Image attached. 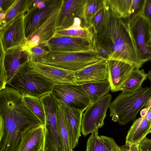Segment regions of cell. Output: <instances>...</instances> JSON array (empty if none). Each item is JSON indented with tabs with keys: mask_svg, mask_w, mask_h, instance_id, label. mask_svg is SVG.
Returning <instances> with one entry per match:
<instances>
[{
	"mask_svg": "<svg viewBox=\"0 0 151 151\" xmlns=\"http://www.w3.org/2000/svg\"><path fill=\"white\" fill-rule=\"evenodd\" d=\"M15 0H0V13H5Z\"/></svg>",
	"mask_w": 151,
	"mask_h": 151,
	"instance_id": "obj_34",
	"label": "cell"
},
{
	"mask_svg": "<svg viewBox=\"0 0 151 151\" xmlns=\"http://www.w3.org/2000/svg\"><path fill=\"white\" fill-rule=\"evenodd\" d=\"M88 0H64L56 30L68 29L73 25L88 27L86 16Z\"/></svg>",
	"mask_w": 151,
	"mask_h": 151,
	"instance_id": "obj_8",
	"label": "cell"
},
{
	"mask_svg": "<svg viewBox=\"0 0 151 151\" xmlns=\"http://www.w3.org/2000/svg\"><path fill=\"white\" fill-rule=\"evenodd\" d=\"M147 77V73L143 69L135 68L120 87L119 91L122 92H133L142 88L143 82Z\"/></svg>",
	"mask_w": 151,
	"mask_h": 151,
	"instance_id": "obj_24",
	"label": "cell"
},
{
	"mask_svg": "<svg viewBox=\"0 0 151 151\" xmlns=\"http://www.w3.org/2000/svg\"><path fill=\"white\" fill-rule=\"evenodd\" d=\"M25 14L19 16L0 29V43L5 52L13 48L27 45Z\"/></svg>",
	"mask_w": 151,
	"mask_h": 151,
	"instance_id": "obj_9",
	"label": "cell"
},
{
	"mask_svg": "<svg viewBox=\"0 0 151 151\" xmlns=\"http://www.w3.org/2000/svg\"><path fill=\"white\" fill-rule=\"evenodd\" d=\"M108 78L112 92L119 91L120 87L135 68L126 62L115 60H107Z\"/></svg>",
	"mask_w": 151,
	"mask_h": 151,
	"instance_id": "obj_15",
	"label": "cell"
},
{
	"mask_svg": "<svg viewBox=\"0 0 151 151\" xmlns=\"http://www.w3.org/2000/svg\"><path fill=\"white\" fill-rule=\"evenodd\" d=\"M64 1L27 40V45L30 48L38 45H45L53 37L56 30Z\"/></svg>",
	"mask_w": 151,
	"mask_h": 151,
	"instance_id": "obj_12",
	"label": "cell"
},
{
	"mask_svg": "<svg viewBox=\"0 0 151 151\" xmlns=\"http://www.w3.org/2000/svg\"><path fill=\"white\" fill-rule=\"evenodd\" d=\"M44 127L41 124L24 133L17 151H43Z\"/></svg>",
	"mask_w": 151,
	"mask_h": 151,
	"instance_id": "obj_19",
	"label": "cell"
},
{
	"mask_svg": "<svg viewBox=\"0 0 151 151\" xmlns=\"http://www.w3.org/2000/svg\"><path fill=\"white\" fill-rule=\"evenodd\" d=\"M31 61L30 49L27 45L15 47L5 52L4 65L8 83L20 68Z\"/></svg>",
	"mask_w": 151,
	"mask_h": 151,
	"instance_id": "obj_13",
	"label": "cell"
},
{
	"mask_svg": "<svg viewBox=\"0 0 151 151\" xmlns=\"http://www.w3.org/2000/svg\"><path fill=\"white\" fill-rule=\"evenodd\" d=\"M103 7L102 0H88L86 9V16L89 26L98 12Z\"/></svg>",
	"mask_w": 151,
	"mask_h": 151,
	"instance_id": "obj_28",
	"label": "cell"
},
{
	"mask_svg": "<svg viewBox=\"0 0 151 151\" xmlns=\"http://www.w3.org/2000/svg\"><path fill=\"white\" fill-rule=\"evenodd\" d=\"M111 10L118 17L129 19L143 9L145 0H106Z\"/></svg>",
	"mask_w": 151,
	"mask_h": 151,
	"instance_id": "obj_18",
	"label": "cell"
},
{
	"mask_svg": "<svg viewBox=\"0 0 151 151\" xmlns=\"http://www.w3.org/2000/svg\"><path fill=\"white\" fill-rule=\"evenodd\" d=\"M135 44L142 59L151 61V22L142 12L128 20Z\"/></svg>",
	"mask_w": 151,
	"mask_h": 151,
	"instance_id": "obj_6",
	"label": "cell"
},
{
	"mask_svg": "<svg viewBox=\"0 0 151 151\" xmlns=\"http://www.w3.org/2000/svg\"><path fill=\"white\" fill-rule=\"evenodd\" d=\"M147 77L151 82V70H150L147 73ZM151 106V97L147 102L145 106V108L148 110Z\"/></svg>",
	"mask_w": 151,
	"mask_h": 151,
	"instance_id": "obj_36",
	"label": "cell"
},
{
	"mask_svg": "<svg viewBox=\"0 0 151 151\" xmlns=\"http://www.w3.org/2000/svg\"><path fill=\"white\" fill-rule=\"evenodd\" d=\"M76 84L108 80V70L106 60H103L75 72Z\"/></svg>",
	"mask_w": 151,
	"mask_h": 151,
	"instance_id": "obj_17",
	"label": "cell"
},
{
	"mask_svg": "<svg viewBox=\"0 0 151 151\" xmlns=\"http://www.w3.org/2000/svg\"><path fill=\"white\" fill-rule=\"evenodd\" d=\"M104 14V11L103 7L95 15L92 21L90 26L92 27L94 33L96 31L101 22Z\"/></svg>",
	"mask_w": 151,
	"mask_h": 151,
	"instance_id": "obj_31",
	"label": "cell"
},
{
	"mask_svg": "<svg viewBox=\"0 0 151 151\" xmlns=\"http://www.w3.org/2000/svg\"><path fill=\"white\" fill-rule=\"evenodd\" d=\"M139 151H151V139L145 138L139 144Z\"/></svg>",
	"mask_w": 151,
	"mask_h": 151,
	"instance_id": "obj_32",
	"label": "cell"
},
{
	"mask_svg": "<svg viewBox=\"0 0 151 151\" xmlns=\"http://www.w3.org/2000/svg\"><path fill=\"white\" fill-rule=\"evenodd\" d=\"M58 119L59 129L64 151H73L71 149L67 122L60 102L58 109Z\"/></svg>",
	"mask_w": 151,
	"mask_h": 151,
	"instance_id": "obj_27",
	"label": "cell"
},
{
	"mask_svg": "<svg viewBox=\"0 0 151 151\" xmlns=\"http://www.w3.org/2000/svg\"><path fill=\"white\" fill-rule=\"evenodd\" d=\"M51 93L57 99L74 109L85 111L92 104L81 85L55 84Z\"/></svg>",
	"mask_w": 151,
	"mask_h": 151,
	"instance_id": "obj_7",
	"label": "cell"
},
{
	"mask_svg": "<svg viewBox=\"0 0 151 151\" xmlns=\"http://www.w3.org/2000/svg\"><path fill=\"white\" fill-rule=\"evenodd\" d=\"M45 45L50 52H79L94 51L90 41L80 37H52Z\"/></svg>",
	"mask_w": 151,
	"mask_h": 151,
	"instance_id": "obj_11",
	"label": "cell"
},
{
	"mask_svg": "<svg viewBox=\"0 0 151 151\" xmlns=\"http://www.w3.org/2000/svg\"><path fill=\"white\" fill-rule=\"evenodd\" d=\"M151 133V127L149 132V133Z\"/></svg>",
	"mask_w": 151,
	"mask_h": 151,
	"instance_id": "obj_38",
	"label": "cell"
},
{
	"mask_svg": "<svg viewBox=\"0 0 151 151\" xmlns=\"http://www.w3.org/2000/svg\"><path fill=\"white\" fill-rule=\"evenodd\" d=\"M54 83L34 71L30 62L20 68L7 84L21 93L39 98L51 92Z\"/></svg>",
	"mask_w": 151,
	"mask_h": 151,
	"instance_id": "obj_3",
	"label": "cell"
},
{
	"mask_svg": "<svg viewBox=\"0 0 151 151\" xmlns=\"http://www.w3.org/2000/svg\"><path fill=\"white\" fill-rule=\"evenodd\" d=\"M103 17L94 34L92 44L94 51L106 60H115L140 68L143 60L135 44L127 19L118 17L102 0Z\"/></svg>",
	"mask_w": 151,
	"mask_h": 151,
	"instance_id": "obj_1",
	"label": "cell"
},
{
	"mask_svg": "<svg viewBox=\"0 0 151 151\" xmlns=\"http://www.w3.org/2000/svg\"><path fill=\"white\" fill-rule=\"evenodd\" d=\"M146 115L138 118L133 122L128 132L125 143L139 144L149 133L151 121L146 119Z\"/></svg>",
	"mask_w": 151,
	"mask_h": 151,
	"instance_id": "obj_20",
	"label": "cell"
},
{
	"mask_svg": "<svg viewBox=\"0 0 151 151\" xmlns=\"http://www.w3.org/2000/svg\"><path fill=\"white\" fill-rule=\"evenodd\" d=\"M145 117L147 120L151 121V106L148 110L147 111Z\"/></svg>",
	"mask_w": 151,
	"mask_h": 151,
	"instance_id": "obj_37",
	"label": "cell"
},
{
	"mask_svg": "<svg viewBox=\"0 0 151 151\" xmlns=\"http://www.w3.org/2000/svg\"><path fill=\"white\" fill-rule=\"evenodd\" d=\"M33 70L54 84H76L75 72L42 63L30 62Z\"/></svg>",
	"mask_w": 151,
	"mask_h": 151,
	"instance_id": "obj_14",
	"label": "cell"
},
{
	"mask_svg": "<svg viewBox=\"0 0 151 151\" xmlns=\"http://www.w3.org/2000/svg\"><path fill=\"white\" fill-rule=\"evenodd\" d=\"M5 54V52L2 44L0 43V90L5 88L8 83L7 74L4 65Z\"/></svg>",
	"mask_w": 151,
	"mask_h": 151,
	"instance_id": "obj_30",
	"label": "cell"
},
{
	"mask_svg": "<svg viewBox=\"0 0 151 151\" xmlns=\"http://www.w3.org/2000/svg\"><path fill=\"white\" fill-rule=\"evenodd\" d=\"M92 104L107 95L111 90L108 80L89 82L81 85Z\"/></svg>",
	"mask_w": 151,
	"mask_h": 151,
	"instance_id": "obj_23",
	"label": "cell"
},
{
	"mask_svg": "<svg viewBox=\"0 0 151 151\" xmlns=\"http://www.w3.org/2000/svg\"><path fill=\"white\" fill-rule=\"evenodd\" d=\"M151 97V86L134 92H122L111 102L110 116L114 122L125 125L135 119Z\"/></svg>",
	"mask_w": 151,
	"mask_h": 151,
	"instance_id": "obj_2",
	"label": "cell"
},
{
	"mask_svg": "<svg viewBox=\"0 0 151 151\" xmlns=\"http://www.w3.org/2000/svg\"><path fill=\"white\" fill-rule=\"evenodd\" d=\"M86 151H121L112 137L91 134L87 142Z\"/></svg>",
	"mask_w": 151,
	"mask_h": 151,
	"instance_id": "obj_22",
	"label": "cell"
},
{
	"mask_svg": "<svg viewBox=\"0 0 151 151\" xmlns=\"http://www.w3.org/2000/svg\"><path fill=\"white\" fill-rule=\"evenodd\" d=\"M22 102L27 108L40 121L44 126L45 115L43 105L40 98L29 95H23Z\"/></svg>",
	"mask_w": 151,
	"mask_h": 151,
	"instance_id": "obj_25",
	"label": "cell"
},
{
	"mask_svg": "<svg viewBox=\"0 0 151 151\" xmlns=\"http://www.w3.org/2000/svg\"><path fill=\"white\" fill-rule=\"evenodd\" d=\"M103 60H106L94 51L79 52L50 51L41 63L76 72Z\"/></svg>",
	"mask_w": 151,
	"mask_h": 151,
	"instance_id": "obj_4",
	"label": "cell"
},
{
	"mask_svg": "<svg viewBox=\"0 0 151 151\" xmlns=\"http://www.w3.org/2000/svg\"><path fill=\"white\" fill-rule=\"evenodd\" d=\"M94 32L91 26H85L80 29H68L62 30H56L53 37L67 36L80 37L86 39L92 43Z\"/></svg>",
	"mask_w": 151,
	"mask_h": 151,
	"instance_id": "obj_26",
	"label": "cell"
},
{
	"mask_svg": "<svg viewBox=\"0 0 151 151\" xmlns=\"http://www.w3.org/2000/svg\"><path fill=\"white\" fill-rule=\"evenodd\" d=\"M59 101L65 117L71 149L73 150L78 145L79 138L81 136L82 118L85 111L72 108L63 102Z\"/></svg>",
	"mask_w": 151,
	"mask_h": 151,
	"instance_id": "obj_16",
	"label": "cell"
},
{
	"mask_svg": "<svg viewBox=\"0 0 151 151\" xmlns=\"http://www.w3.org/2000/svg\"><path fill=\"white\" fill-rule=\"evenodd\" d=\"M63 0H49L45 6L41 9L32 4L25 14V31L27 40Z\"/></svg>",
	"mask_w": 151,
	"mask_h": 151,
	"instance_id": "obj_10",
	"label": "cell"
},
{
	"mask_svg": "<svg viewBox=\"0 0 151 151\" xmlns=\"http://www.w3.org/2000/svg\"><path fill=\"white\" fill-rule=\"evenodd\" d=\"M138 145L137 144L125 143L120 147L121 151H139Z\"/></svg>",
	"mask_w": 151,
	"mask_h": 151,
	"instance_id": "obj_35",
	"label": "cell"
},
{
	"mask_svg": "<svg viewBox=\"0 0 151 151\" xmlns=\"http://www.w3.org/2000/svg\"><path fill=\"white\" fill-rule=\"evenodd\" d=\"M143 14L145 17L151 22V0H145Z\"/></svg>",
	"mask_w": 151,
	"mask_h": 151,
	"instance_id": "obj_33",
	"label": "cell"
},
{
	"mask_svg": "<svg viewBox=\"0 0 151 151\" xmlns=\"http://www.w3.org/2000/svg\"><path fill=\"white\" fill-rule=\"evenodd\" d=\"M31 61L41 63L48 54L50 51L46 46L43 45H38L30 48Z\"/></svg>",
	"mask_w": 151,
	"mask_h": 151,
	"instance_id": "obj_29",
	"label": "cell"
},
{
	"mask_svg": "<svg viewBox=\"0 0 151 151\" xmlns=\"http://www.w3.org/2000/svg\"><path fill=\"white\" fill-rule=\"evenodd\" d=\"M112 96L107 94L92 103L85 111L82 118L81 132L86 137L90 133L98 134L99 128L104 125L107 109L111 103Z\"/></svg>",
	"mask_w": 151,
	"mask_h": 151,
	"instance_id": "obj_5",
	"label": "cell"
},
{
	"mask_svg": "<svg viewBox=\"0 0 151 151\" xmlns=\"http://www.w3.org/2000/svg\"><path fill=\"white\" fill-rule=\"evenodd\" d=\"M33 0H15L5 13H0V29L29 9Z\"/></svg>",
	"mask_w": 151,
	"mask_h": 151,
	"instance_id": "obj_21",
	"label": "cell"
}]
</instances>
